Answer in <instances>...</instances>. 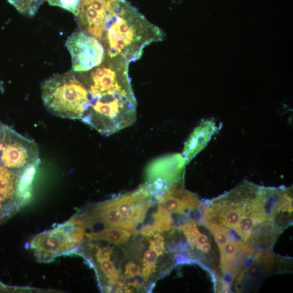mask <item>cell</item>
Here are the masks:
<instances>
[{"instance_id":"obj_1","label":"cell","mask_w":293,"mask_h":293,"mask_svg":"<svg viewBox=\"0 0 293 293\" xmlns=\"http://www.w3.org/2000/svg\"><path fill=\"white\" fill-rule=\"evenodd\" d=\"M164 32L149 22L127 0H112L100 43L109 57L121 56L136 62L144 49L162 41Z\"/></svg>"},{"instance_id":"obj_2","label":"cell","mask_w":293,"mask_h":293,"mask_svg":"<svg viewBox=\"0 0 293 293\" xmlns=\"http://www.w3.org/2000/svg\"><path fill=\"white\" fill-rule=\"evenodd\" d=\"M41 89L48 111L62 118L81 120L89 105L88 91L77 72L55 74L42 83Z\"/></svg>"},{"instance_id":"obj_3","label":"cell","mask_w":293,"mask_h":293,"mask_svg":"<svg viewBox=\"0 0 293 293\" xmlns=\"http://www.w3.org/2000/svg\"><path fill=\"white\" fill-rule=\"evenodd\" d=\"M84 229L74 217L54 230L39 234L32 240L31 248L41 261L51 260L72 251L82 244Z\"/></svg>"},{"instance_id":"obj_4","label":"cell","mask_w":293,"mask_h":293,"mask_svg":"<svg viewBox=\"0 0 293 293\" xmlns=\"http://www.w3.org/2000/svg\"><path fill=\"white\" fill-rule=\"evenodd\" d=\"M39 162V149L36 142L6 126L0 151V164L13 173L22 175L32 169L37 168Z\"/></svg>"},{"instance_id":"obj_5","label":"cell","mask_w":293,"mask_h":293,"mask_svg":"<svg viewBox=\"0 0 293 293\" xmlns=\"http://www.w3.org/2000/svg\"><path fill=\"white\" fill-rule=\"evenodd\" d=\"M72 59V70L86 72L102 63L105 49L100 42L81 29L73 32L66 42Z\"/></svg>"},{"instance_id":"obj_6","label":"cell","mask_w":293,"mask_h":293,"mask_svg":"<svg viewBox=\"0 0 293 293\" xmlns=\"http://www.w3.org/2000/svg\"><path fill=\"white\" fill-rule=\"evenodd\" d=\"M187 164L182 154H174L156 159L147 167L146 183L158 192L171 184L181 182Z\"/></svg>"},{"instance_id":"obj_7","label":"cell","mask_w":293,"mask_h":293,"mask_svg":"<svg viewBox=\"0 0 293 293\" xmlns=\"http://www.w3.org/2000/svg\"><path fill=\"white\" fill-rule=\"evenodd\" d=\"M111 2L112 0H81L77 16L79 29L100 41Z\"/></svg>"},{"instance_id":"obj_8","label":"cell","mask_w":293,"mask_h":293,"mask_svg":"<svg viewBox=\"0 0 293 293\" xmlns=\"http://www.w3.org/2000/svg\"><path fill=\"white\" fill-rule=\"evenodd\" d=\"M218 129L217 123L213 120L200 122L191 133L183 150L182 155L187 164L204 148Z\"/></svg>"},{"instance_id":"obj_9","label":"cell","mask_w":293,"mask_h":293,"mask_svg":"<svg viewBox=\"0 0 293 293\" xmlns=\"http://www.w3.org/2000/svg\"><path fill=\"white\" fill-rule=\"evenodd\" d=\"M149 241V247L142 258L141 274L147 282L150 275L155 272L158 259L165 251L164 238L158 233L153 234Z\"/></svg>"},{"instance_id":"obj_10","label":"cell","mask_w":293,"mask_h":293,"mask_svg":"<svg viewBox=\"0 0 293 293\" xmlns=\"http://www.w3.org/2000/svg\"><path fill=\"white\" fill-rule=\"evenodd\" d=\"M278 234L271 221H263L255 225L247 241L259 248H269L274 244Z\"/></svg>"},{"instance_id":"obj_11","label":"cell","mask_w":293,"mask_h":293,"mask_svg":"<svg viewBox=\"0 0 293 293\" xmlns=\"http://www.w3.org/2000/svg\"><path fill=\"white\" fill-rule=\"evenodd\" d=\"M256 223V220L250 213L242 218L234 230L242 239L247 242Z\"/></svg>"},{"instance_id":"obj_12","label":"cell","mask_w":293,"mask_h":293,"mask_svg":"<svg viewBox=\"0 0 293 293\" xmlns=\"http://www.w3.org/2000/svg\"><path fill=\"white\" fill-rule=\"evenodd\" d=\"M50 5L61 7L72 13L78 15L81 0H47Z\"/></svg>"},{"instance_id":"obj_13","label":"cell","mask_w":293,"mask_h":293,"mask_svg":"<svg viewBox=\"0 0 293 293\" xmlns=\"http://www.w3.org/2000/svg\"><path fill=\"white\" fill-rule=\"evenodd\" d=\"M141 269L136 263L130 261L125 266L124 275L128 279L131 278H138V276H143L141 274Z\"/></svg>"},{"instance_id":"obj_14","label":"cell","mask_w":293,"mask_h":293,"mask_svg":"<svg viewBox=\"0 0 293 293\" xmlns=\"http://www.w3.org/2000/svg\"><path fill=\"white\" fill-rule=\"evenodd\" d=\"M6 126L7 125L0 122V151L4 144Z\"/></svg>"},{"instance_id":"obj_15","label":"cell","mask_w":293,"mask_h":293,"mask_svg":"<svg viewBox=\"0 0 293 293\" xmlns=\"http://www.w3.org/2000/svg\"><path fill=\"white\" fill-rule=\"evenodd\" d=\"M4 89V86L3 82L0 80V91H3Z\"/></svg>"}]
</instances>
